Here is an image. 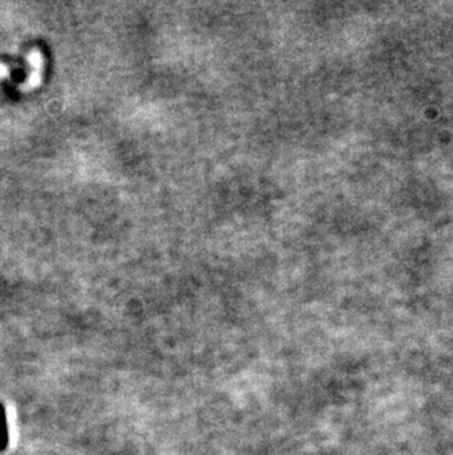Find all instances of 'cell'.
Wrapping results in <instances>:
<instances>
[{
    "label": "cell",
    "mask_w": 453,
    "mask_h": 455,
    "mask_svg": "<svg viewBox=\"0 0 453 455\" xmlns=\"http://www.w3.org/2000/svg\"><path fill=\"white\" fill-rule=\"evenodd\" d=\"M6 445V426H5V414L0 407V449H4Z\"/></svg>",
    "instance_id": "1"
}]
</instances>
